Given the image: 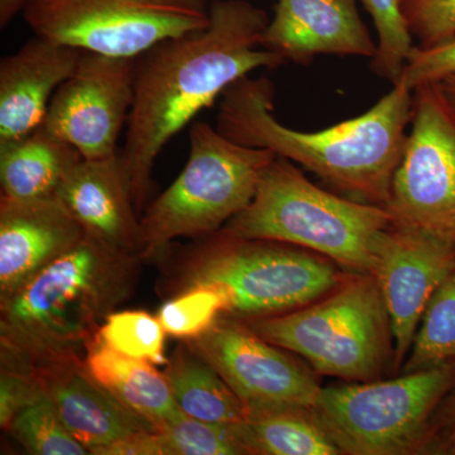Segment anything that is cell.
<instances>
[{
  "instance_id": "12",
  "label": "cell",
  "mask_w": 455,
  "mask_h": 455,
  "mask_svg": "<svg viewBox=\"0 0 455 455\" xmlns=\"http://www.w3.org/2000/svg\"><path fill=\"white\" fill-rule=\"evenodd\" d=\"M136 60L84 52L57 88L42 127L86 160L118 154L134 98Z\"/></svg>"
},
{
  "instance_id": "27",
  "label": "cell",
  "mask_w": 455,
  "mask_h": 455,
  "mask_svg": "<svg viewBox=\"0 0 455 455\" xmlns=\"http://www.w3.org/2000/svg\"><path fill=\"white\" fill-rule=\"evenodd\" d=\"M376 27L377 52L373 73L396 85L415 44L398 0H361Z\"/></svg>"
},
{
  "instance_id": "32",
  "label": "cell",
  "mask_w": 455,
  "mask_h": 455,
  "mask_svg": "<svg viewBox=\"0 0 455 455\" xmlns=\"http://www.w3.org/2000/svg\"><path fill=\"white\" fill-rule=\"evenodd\" d=\"M94 455H167L160 431H140L112 444L94 449Z\"/></svg>"
},
{
  "instance_id": "31",
  "label": "cell",
  "mask_w": 455,
  "mask_h": 455,
  "mask_svg": "<svg viewBox=\"0 0 455 455\" xmlns=\"http://www.w3.org/2000/svg\"><path fill=\"white\" fill-rule=\"evenodd\" d=\"M40 383L31 371L20 364L2 362L0 371V427L8 430L20 410L44 396Z\"/></svg>"
},
{
  "instance_id": "14",
  "label": "cell",
  "mask_w": 455,
  "mask_h": 455,
  "mask_svg": "<svg viewBox=\"0 0 455 455\" xmlns=\"http://www.w3.org/2000/svg\"><path fill=\"white\" fill-rule=\"evenodd\" d=\"M57 196L40 199H0V301L85 236Z\"/></svg>"
},
{
  "instance_id": "18",
  "label": "cell",
  "mask_w": 455,
  "mask_h": 455,
  "mask_svg": "<svg viewBox=\"0 0 455 455\" xmlns=\"http://www.w3.org/2000/svg\"><path fill=\"white\" fill-rule=\"evenodd\" d=\"M56 196L86 235L123 252L140 253V215L119 152L98 160L83 158Z\"/></svg>"
},
{
  "instance_id": "5",
  "label": "cell",
  "mask_w": 455,
  "mask_h": 455,
  "mask_svg": "<svg viewBox=\"0 0 455 455\" xmlns=\"http://www.w3.org/2000/svg\"><path fill=\"white\" fill-rule=\"evenodd\" d=\"M172 268L173 293L193 286H212L226 295V315L241 320L290 313L319 300L346 278L322 254L298 245L245 239L218 230L203 236Z\"/></svg>"
},
{
  "instance_id": "20",
  "label": "cell",
  "mask_w": 455,
  "mask_h": 455,
  "mask_svg": "<svg viewBox=\"0 0 455 455\" xmlns=\"http://www.w3.org/2000/svg\"><path fill=\"white\" fill-rule=\"evenodd\" d=\"M82 160L75 147L44 127L0 145L2 196L29 200L56 196L66 175Z\"/></svg>"
},
{
  "instance_id": "15",
  "label": "cell",
  "mask_w": 455,
  "mask_h": 455,
  "mask_svg": "<svg viewBox=\"0 0 455 455\" xmlns=\"http://www.w3.org/2000/svg\"><path fill=\"white\" fill-rule=\"evenodd\" d=\"M260 47L296 65L317 55L373 59L377 52L355 0H277Z\"/></svg>"
},
{
  "instance_id": "34",
  "label": "cell",
  "mask_w": 455,
  "mask_h": 455,
  "mask_svg": "<svg viewBox=\"0 0 455 455\" xmlns=\"http://www.w3.org/2000/svg\"><path fill=\"white\" fill-rule=\"evenodd\" d=\"M435 84H438L439 88L444 92L445 97L451 101V106L455 108V75L445 77L442 82Z\"/></svg>"
},
{
  "instance_id": "7",
  "label": "cell",
  "mask_w": 455,
  "mask_h": 455,
  "mask_svg": "<svg viewBox=\"0 0 455 455\" xmlns=\"http://www.w3.org/2000/svg\"><path fill=\"white\" fill-rule=\"evenodd\" d=\"M244 322L263 339L307 359L317 373L347 381H374L391 358L390 315L372 275L347 274L307 307Z\"/></svg>"
},
{
  "instance_id": "16",
  "label": "cell",
  "mask_w": 455,
  "mask_h": 455,
  "mask_svg": "<svg viewBox=\"0 0 455 455\" xmlns=\"http://www.w3.org/2000/svg\"><path fill=\"white\" fill-rule=\"evenodd\" d=\"M25 367L40 383L66 429L89 453L132 434L157 430L95 381L84 358Z\"/></svg>"
},
{
  "instance_id": "28",
  "label": "cell",
  "mask_w": 455,
  "mask_h": 455,
  "mask_svg": "<svg viewBox=\"0 0 455 455\" xmlns=\"http://www.w3.org/2000/svg\"><path fill=\"white\" fill-rule=\"evenodd\" d=\"M167 455H244L232 427L184 416L158 430Z\"/></svg>"
},
{
  "instance_id": "9",
  "label": "cell",
  "mask_w": 455,
  "mask_h": 455,
  "mask_svg": "<svg viewBox=\"0 0 455 455\" xmlns=\"http://www.w3.org/2000/svg\"><path fill=\"white\" fill-rule=\"evenodd\" d=\"M209 0H27L35 36L84 52L134 59L211 22Z\"/></svg>"
},
{
  "instance_id": "13",
  "label": "cell",
  "mask_w": 455,
  "mask_h": 455,
  "mask_svg": "<svg viewBox=\"0 0 455 455\" xmlns=\"http://www.w3.org/2000/svg\"><path fill=\"white\" fill-rule=\"evenodd\" d=\"M454 268L455 241L394 221L383 230L372 276L390 315L395 371L411 349L431 296Z\"/></svg>"
},
{
  "instance_id": "35",
  "label": "cell",
  "mask_w": 455,
  "mask_h": 455,
  "mask_svg": "<svg viewBox=\"0 0 455 455\" xmlns=\"http://www.w3.org/2000/svg\"><path fill=\"white\" fill-rule=\"evenodd\" d=\"M445 451L448 454L455 455V407L451 415V427H449L447 440H445Z\"/></svg>"
},
{
  "instance_id": "17",
  "label": "cell",
  "mask_w": 455,
  "mask_h": 455,
  "mask_svg": "<svg viewBox=\"0 0 455 455\" xmlns=\"http://www.w3.org/2000/svg\"><path fill=\"white\" fill-rule=\"evenodd\" d=\"M83 51L35 36L0 61V145L44 124L57 88L74 73Z\"/></svg>"
},
{
  "instance_id": "19",
  "label": "cell",
  "mask_w": 455,
  "mask_h": 455,
  "mask_svg": "<svg viewBox=\"0 0 455 455\" xmlns=\"http://www.w3.org/2000/svg\"><path fill=\"white\" fill-rule=\"evenodd\" d=\"M84 363L95 381L156 429L187 416L173 397L166 373L156 370L151 362L109 348L98 334L86 349Z\"/></svg>"
},
{
  "instance_id": "22",
  "label": "cell",
  "mask_w": 455,
  "mask_h": 455,
  "mask_svg": "<svg viewBox=\"0 0 455 455\" xmlns=\"http://www.w3.org/2000/svg\"><path fill=\"white\" fill-rule=\"evenodd\" d=\"M164 371L180 409L190 418L212 424H236L244 420L248 407L214 368L182 341Z\"/></svg>"
},
{
  "instance_id": "29",
  "label": "cell",
  "mask_w": 455,
  "mask_h": 455,
  "mask_svg": "<svg viewBox=\"0 0 455 455\" xmlns=\"http://www.w3.org/2000/svg\"><path fill=\"white\" fill-rule=\"evenodd\" d=\"M401 13L419 47L455 38V0H398Z\"/></svg>"
},
{
  "instance_id": "25",
  "label": "cell",
  "mask_w": 455,
  "mask_h": 455,
  "mask_svg": "<svg viewBox=\"0 0 455 455\" xmlns=\"http://www.w3.org/2000/svg\"><path fill=\"white\" fill-rule=\"evenodd\" d=\"M98 337L109 348L127 357L166 364L164 331L157 316L147 311H114L100 326Z\"/></svg>"
},
{
  "instance_id": "30",
  "label": "cell",
  "mask_w": 455,
  "mask_h": 455,
  "mask_svg": "<svg viewBox=\"0 0 455 455\" xmlns=\"http://www.w3.org/2000/svg\"><path fill=\"white\" fill-rule=\"evenodd\" d=\"M451 75H455V38L430 47L415 46L397 84L414 90L424 84L442 82Z\"/></svg>"
},
{
  "instance_id": "3",
  "label": "cell",
  "mask_w": 455,
  "mask_h": 455,
  "mask_svg": "<svg viewBox=\"0 0 455 455\" xmlns=\"http://www.w3.org/2000/svg\"><path fill=\"white\" fill-rule=\"evenodd\" d=\"M140 259L85 235L0 301L2 362L35 366L85 357L107 317L133 292Z\"/></svg>"
},
{
  "instance_id": "4",
  "label": "cell",
  "mask_w": 455,
  "mask_h": 455,
  "mask_svg": "<svg viewBox=\"0 0 455 455\" xmlns=\"http://www.w3.org/2000/svg\"><path fill=\"white\" fill-rule=\"evenodd\" d=\"M385 206L334 196L317 188L283 157L263 172L253 199L221 232L245 239L298 245L333 260L348 274L372 275Z\"/></svg>"
},
{
  "instance_id": "23",
  "label": "cell",
  "mask_w": 455,
  "mask_h": 455,
  "mask_svg": "<svg viewBox=\"0 0 455 455\" xmlns=\"http://www.w3.org/2000/svg\"><path fill=\"white\" fill-rule=\"evenodd\" d=\"M455 363V268L431 296L403 372Z\"/></svg>"
},
{
  "instance_id": "26",
  "label": "cell",
  "mask_w": 455,
  "mask_h": 455,
  "mask_svg": "<svg viewBox=\"0 0 455 455\" xmlns=\"http://www.w3.org/2000/svg\"><path fill=\"white\" fill-rule=\"evenodd\" d=\"M229 309L226 295L212 286H193L164 302L157 317L170 337L181 341L205 333Z\"/></svg>"
},
{
  "instance_id": "8",
  "label": "cell",
  "mask_w": 455,
  "mask_h": 455,
  "mask_svg": "<svg viewBox=\"0 0 455 455\" xmlns=\"http://www.w3.org/2000/svg\"><path fill=\"white\" fill-rule=\"evenodd\" d=\"M454 385L455 363L443 364L322 388L313 409L341 454H410L423 445L431 414Z\"/></svg>"
},
{
  "instance_id": "11",
  "label": "cell",
  "mask_w": 455,
  "mask_h": 455,
  "mask_svg": "<svg viewBox=\"0 0 455 455\" xmlns=\"http://www.w3.org/2000/svg\"><path fill=\"white\" fill-rule=\"evenodd\" d=\"M184 343L217 371L248 411L315 406L322 391L316 377L244 320L224 314L205 333Z\"/></svg>"
},
{
  "instance_id": "21",
  "label": "cell",
  "mask_w": 455,
  "mask_h": 455,
  "mask_svg": "<svg viewBox=\"0 0 455 455\" xmlns=\"http://www.w3.org/2000/svg\"><path fill=\"white\" fill-rule=\"evenodd\" d=\"M230 427L247 454H341L313 407L251 410L244 420Z\"/></svg>"
},
{
  "instance_id": "33",
  "label": "cell",
  "mask_w": 455,
  "mask_h": 455,
  "mask_svg": "<svg viewBox=\"0 0 455 455\" xmlns=\"http://www.w3.org/2000/svg\"><path fill=\"white\" fill-rule=\"evenodd\" d=\"M27 0H0V27L5 28L17 14L22 13Z\"/></svg>"
},
{
  "instance_id": "2",
  "label": "cell",
  "mask_w": 455,
  "mask_h": 455,
  "mask_svg": "<svg viewBox=\"0 0 455 455\" xmlns=\"http://www.w3.org/2000/svg\"><path fill=\"white\" fill-rule=\"evenodd\" d=\"M274 99L267 77L238 80L221 95L218 130L236 143L300 164L349 199L387 205L411 123L412 90L396 84L366 113L317 132L278 122Z\"/></svg>"
},
{
  "instance_id": "10",
  "label": "cell",
  "mask_w": 455,
  "mask_h": 455,
  "mask_svg": "<svg viewBox=\"0 0 455 455\" xmlns=\"http://www.w3.org/2000/svg\"><path fill=\"white\" fill-rule=\"evenodd\" d=\"M385 208L394 223L455 241V108L438 84L412 90L411 131Z\"/></svg>"
},
{
  "instance_id": "6",
  "label": "cell",
  "mask_w": 455,
  "mask_h": 455,
  "mask_svg": "<svg viewBox=\"0 0 455 455\" xmlns=\"http://www.w3.org/2000/svg\"><path fill=\"white\" fill-rule=\"evenodd\" d=\"M274 152L236 143L205 122L190 130L184 170L140 217V257L164 253L178 238L214 235L256 194Z\"/></svg>"
},
{
  "instance_id": "24",
  "label": "cell",
  "mask_w": 455,
  "mask_h": 455,
  "mask_svg": "<svg viewBox=\"0 0 455 455\" xmlns=\"http://www.w3.org/2000/svg\"><path fill=\"white\" fill-rule=\"evenodd\" d=\"M7 431L29 454H90L88 449L66 429L46 395L20 410Z\"/></svg>"
},
{
  "instance_id": "1",
  "label": "cell",
  "mask_w": 455,
  "mask_h": 455,
  "mask_svg": "<svg viewBox=\"0 0 455 455\" xmlns=\"http://www.w3.org/2000/svg\"><path fill=\"white\" fill-rule=\"evenodd\" d=\"M268 23L267 13L247 0H212L205 28L137 57L133 104L119 155L140 217L156 160L170 140L233 84L259 68L284 64L260 47Z\"/></svg>"
}]
</instances>
